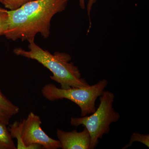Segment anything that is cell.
<instances>
[{"instance_id": "cell-15", "label": "cell", "mask_w": 149, "mask_h": 149, "mask_svg": "<svg viewBox=\"0 0 149 149\" xmlns=\"http://www.w3.org/2000/svg\"><path fill=\"white\" fill-rule=\"evenodd\" d=\"M2 1V0H0V2H1Z\"/></svg>"}, {"instance_id": "cell-4", "label": "cell", "mask_w": 149, "mask_h": 149, "mask_svg": "<svg viewBox=\"0 0 149 149\" xmlns=\"http://www.w3.org/2000/svg\"><path fill=\"white\" fill-rule=\"evenodd\" d=\"M106 80L88 87L64 89L58 88L54 84H46L42 90V95L50 101L67 99L76 104L80 107L81 116L93 113L96 109V101L101 95L108 85Z\"/></svg>"}, {"instance_id": "cell-10", "label": "cell", "mask_w": 149, "mask_h": 149, "mask_svg": "<svg viewBox=\"0 0 149 149\" xmlns=\"http://www.w3.org/2000/svg\"><path fill=\"white\" fill-rule=\"evenodd\" d=\"M139 142L142 143L148 148L149 147V135H143L138 133H134L130 138L129 143L122 148V149H125L132 146L133 143Z\"/></svg>"}, {"instance_id": "cell-6", "label": "cell", "mask_w": 149, "mask_h": 149, "mask_svg": "<svg viewBox=\"0 0 149 149\" xmlns=\"http://www.w3.org/2000/svg\"><path fill=\"white\" fill-rule=\"evenodd\" d=\"M56 135L62 149H90L91 136L85 128L79 132L76 130L66 132L58 129Z\"/></svg>"}, {"instance_id": "cell-7", "label": "cell", "mask_w": 149, "mask_h": 149, "mask_svg": "<svg viewBox=\"0 0 149 149\" xmlns=\"http://www.w3.org/2000/svg\"><path fill=\"white\" fill-rule=\"evenodd\" d=\"M23 121H16L10 125L8 128L12 138L17 140V149H30V148L25 146L22 139V134L23 129Z\"/></svg>"}, {"instance_id": "cell-12", "label": "cell", "mask_w": 149, "mask_h": 149, "mask_svg": "<svg viewBox=\"0 0 149 149\" xmlns=\"http://www.w3.org/2000/svg\"><path fill=\"white\" fill-rule=\"evenodd\" d=\"M32 1L33 0H2L1 2L6 8L10 10H14Z\"/></svg>"}, {"instance_id": "cell-5", "label": "cell", "mask_w": 149, "mask_h": 149, "mask_svg": "<svg viewBox=\"0 0 149 149\" xmlns=\"http://www.w3.org/2000/svg\"><path fill=\"white\" fill-rule=\"evenodd\" d=\"M23 121L22 139L30 149L60 148L59 141L48 136L42 129V122L38 116L31 112Z\"/></svg>"}, {"instance_id": "cell-1", "label": "cell", "mask_w": 149, "mask_h": 149, "mask_svg": "<svg viewBox=\"0 0 149 149\" xmlns=\"http://www.w3.org/2000/svg\"><path fill=\"white\" fill-rule=\"evenodd\" d=\"M29 50L17 48L13 50L16 55L35 60L52 73L51 79L59 83L61 88L67 89L88 87L90 85L82 78L79 68L70 62L71 56L65 53L56 52L54 54L43 49L34 40L29 41Z\"/></svg>"}, {"instance_id": "cell-8", "label": "cell", "mask_w": 149, "mask_h": 149, "mask_svg": "<svg viewBox=\"0 0 149 149\" xmlns=\"http://www.w3.org/2000/svg\"><path fill=\"white\" fill-rule=\"evenodd\" d=\"M7 125L0 123V149H16Z\"/></svg>"}, {"instance_id": "cell-2", "label": "cell", "mask_w": 149, "mask_h": 149, "mask_svg": "<svg viewBox=\"0 0 149 149\" xmlns=\"http://www.w3.org/2000/svg\"><path fill=\"white\" fill-rule=\"evenodd\" d=\"M114 97L111 92L104 91L100 96L98 108L93 113L70 119V124L72 126L82 125L88 130L91 138L90 149H95L97 146L99 139L109 132L111 123L117 122L120 118V114L113 107Z\"/></svg>"}, {"instance_id": "cell-3", "label": "cell", "mask_w": 149, "mask_h": 149, "mask_svg": "<svg viewBox=\"0 0 149 149\" xmlns=\"http://www.w3.org/2000/svg\"><path fill=\"white\" fill-rule=\"evenodd\" d=\"M69 1L33 0L21 6L27 16L26 40H35L39 33L44 38L49 37L52 19L65 9Z\"/></svg>"}, {"instance_id": "cell-13", "label": "cell", "mask_w": 149, "mask_h": 149, "mask_svg": "<svg viewBox=\"0 0 149 149\" xmlns=\"http://www.w3.org/2000/svg\"><path fill=\"white\" fill-rule=\"evenodd\" d=\"M79 5L80 8L83 9H84L85 8V0H79ZM97 0H89L88 1V5H87V12H88V15L89 16V21H90V28H91V9H92V7L94 4L96 2Z\"/></svg>"}, {"instance_id": "cell-14", "label": "cell", "mask_w": 149, "mask_h": 149, "mask_svg": "<svg viewBox=\"0 0 149 149\" xmlns=\"http://www.w3.org/2000/svg\"><path fill=\"white\" fill-rule=\"evenodd\" d=\"M10 118V116L0 111V123L8 125Z\"/></svg>"}, {"instance_id": "cell-11", "label": "cell", "mask_w": 149, "mask_h": 149, "mask_svg": "<svg viewBox=\"0 0 149 149\" xmlns=\"http://www.w3.org/2000/svg\"><path fill=\"white\" fill-rule=\"evenodd\" d=\"M8 10L0 7V37L4 35L8 27Z\"/></svg>"}, {"instance_id": "cell-9", "label": "cell", "mask_w": 149, "mask_h": 149, "mask_svg": "<svg viewBox=\"0 0 149 149\" xmlns=\"http://www.w3.org/2000/svg\"><path fill=\"white\" fill-rule=\"evenodd\" d=\"M0 111L11 117L18 113L19 108L6 98L0 91Z\"/></svg>"}]
</instances>
